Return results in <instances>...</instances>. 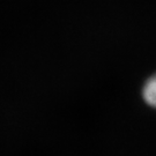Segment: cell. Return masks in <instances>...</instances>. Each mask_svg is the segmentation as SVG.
Instances as JSON below:
<instances>
[{
    "label": "cell",
    "instance_id": "obj_1",
    "mask_svg": "<svg viewBox=\"0 0 156 156\" xmlns=\"http://www.w3.org/2000/svg\"><path fill=\"white\" fill-rule=\"evenodd\" d=\"M144 97L146 102L156 108V75L148 80L144 88Z\"/></svg>",
    "mask_w": 156,
    "mask_h": 156
}]
</instances>
